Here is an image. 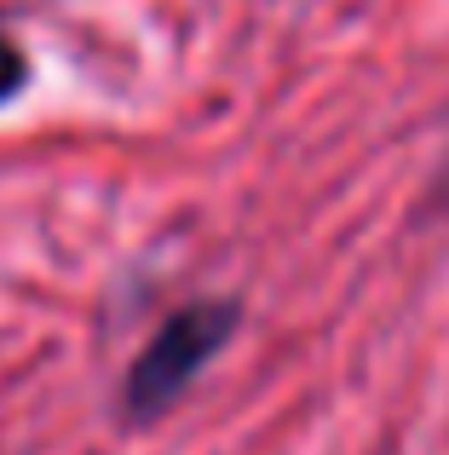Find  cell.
<instances>
[{
  "label": "cell",
  "instance_id": "6da1fadb",
  "mask_svg": "<svg viewBox=\"0 0 449 455\" xmlns=\"http://www.w3.org/2000/svg\"><path fill=\"white\" fill-rule=\"evenodd\" d=\"M231 329H236L231 300H202V306H185L179 317H168L161 334L138 352L133 375H127V415H133V421L161 415L196 375H202L208 357L231 340Z\"/></svg>",
  "mask_w": 449,
  "mask_h": 455
},
{
  "label": "cell",
  "instance_id": "7a4b0ae2",
  "mask_svg": "<svg viewBox=\"0 0 449 455\" xmlns=\"http://www.w3.org/2000/svg\"><path fill=\"white\" fill-rule=\"evenodd\" d=\"M18 87H23V52L6 41V35H0V104H6Z\"/></svg>",
  "mask_w": 449,
  "mask_h": 455
},
{
  "label": "cell",
  "instance_id": "3957f363",
  "mask_svg": "<svg viewBox=\"0 0 449 455\" xmlns=\"http://www.w3.org/2000/svg\"><path fill=\"white\" fill-rule=\"evenodd\" d=\"M444 196H449V173H444Z\"/></svg>",
  "mask_w": 449,
  "mask_h": 455
}]
</instances>
